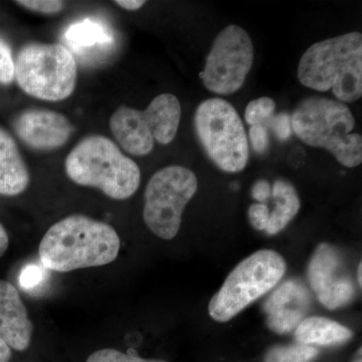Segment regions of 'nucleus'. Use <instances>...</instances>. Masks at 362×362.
I'll return each mask as SVG.
<instances>
[{"label":"nucleus","mask_w":362,"mask_h":362,"mask_svg":"<svg viewBox=\"0 0 362 362\" xmlns=\"http://www.w3.org/2000/svg\"><path fill=\"white\" fill-rule=\"evenodd\" d=\"M120 247L113 226L84 214H71L47 230L39 254L47 270L68 273L109 265L118 257Z\"/></svg>","instance_id":"1"},{"label":"nucleus","mask_w":362,"mask_h":362,"mask_svg":"<svg viewBox=\"0 0 362 362\" xmlns=\"http://www.w3.org/2000/svg\"><path fill=\"white\" fill-rule=\"evenodd\" d=\"M297 76L304 87L317 92L331 90L342 103L361 99V33H345L312 45L300 59Z\"/></svg>","instance_id":"2"},{"label":"nucleus","mask_w":362,"mask_h":362,"mask_svg":"<svg viewBox=\"0 0 362 362\" xmlns=\"http://www.w3.org/2000/svg\"><path fill=\"white\" fill-rule=\"evenodd\" d=\"M292 131L302 142L329 151L345 168L362 162V136L352 133L356 118L349 107L322 96L305 98L291 116Z\"/></svg>","instance_id":"3"},{"label":"nucleus","mask_w":362,"mask_h":362,"mask_svg":"<svg viewBox=\"0 0 362 362\" xmlns=\"http://www.w3.org/2000/svg\"><path fill=\"white\" fill-rule=\"evenodd\" d=\"M65 170L73 182L98 188L115 201L132 197L141 181L138 164L102 135L81 140L66 156Z\"/></svg>","instance_id":"4"},{"label":"nucleus","mask_w":362,"mask_h":362,"mask_svg":"<svg viewBox=\"0 0 362 362\" xmlns=\"http://www.w3.org/2000/svg\"><path fill=\"white\" fill-rule=\"evenodd\" d=\"M285 259L273 250H259L243 259L226 277L211 298L209 313L214 321L225 323L273 290L284 277Z\"/></svg>","instance_id":"5"},{"label":"nucleus","mask_w":362,"mask_h":362,"mask_svg":"<svg viewBox=\"0 0 362 362\" xmlns=\"http://www.w3.org/2000/svg\"><path fill=\"white\" fill-rule=\"evenodd\" d=\"M14 78L25 94L44 101H63L77 83V62L61 44L32 42L14 61Z\"/></svg>","instance_id":"6"},{"label":"nucleus","mask_w":362,"mask_h":362,"mask_svg":"<svg viewBox=\"0 0 362 362\" xmlns=\"http://www.w3.org/2000/svg\"><path fill=\"white\" fill-rule=\"evenodd\" d=\"M181 105L175 95L164 93L154 98L144 111L121 106L110 118L112 134L126 152L148 156L156 142L168 145L180 127Z\"/></svg>","instance_id":"7"},{"label":"nucleus","mask_w":362,"mask_h":362,"mask_svg":"<svg viewBox=\"0 0 362 362\" xmlns=\"http://www.w3.org/2000/svg\"><path fill=\"white\" fill-rule=\"evenodd\" d=\"M194 128L207 156L221 170L237 173L246 168L249 143L232 104L221 98L204 100L195 110Z\"/></svg>","instance_id":"8"},{"label":"nucleus","mask_w":362,"mask_h":362,"mask_svg":"<svg viewBox=\"0 0 362 362\" xmlns=\"http://www.w3.org/2000/svg\"><path fill=\"white\" fill-rule=\"evenodd\" d=\"M197 175L183 166H168L152 175L144 192L143 218L156 237L175 239L185 206L197 194Z\"/></svg>","instance_id":"9"},{"label":"nucleus","mask_w":362,"mask_h":362,"mask_svg":"<svg viewBox=\"0 0 362 362\" xmlns=\"http://www.w3.org/2000/svg\"><path fill=\"white\" fill-rule=\"evenodd\" d=\"M254 45L239 25L226 26L214 39L201 74L204 87L216 95H232L246 82L254 63Z\"/></svg>","instance_id":"10"},{"label":"nucleus","mask_w":362,"mask_h":362,"mask_svg":"<svg viewBox=\"0 0 362 362\" xmlns=\"http://www.w3.org/2000/svg\"><path fill=\"white\" fill-rule=\"evenodd\" d=\"M312 291L329 310L349 305L356 297L354 281L345 269L342 256L329 244L319 245L308 266Z\"/></svg>","instance_id":"11"},{"label":"nucleus","mask_w":362,"mask_h":362,"mask_svg":"<svg viewBox=\"0 0 362 362\" xmlns=\"http://www.w3.org/2000/svg\"><path fill=\"white\" fill-rule=\"evenodd\" d=\"M18 138L30 148L51 151L70 140L75 128L63 114L47 109H28L13 121Z\"/></svg>","instance_id":"12"},{"label":"nucleus","mask_w":362,"mask_h":362,"mask_svg":"<svg viewBox=\"0 0 362 362\" xmlns=\"http://www.w3.org/2000/svg\"><path fill=\"white\" fill-rule=\"evenodd\" d=\"M312 305V294L303 282L286 281L272 292L263 306L269 329L285 334L296 329L306 318Z\"/></svg>","instance_id":"13"},{"label":"nucleus","mask_w":362,"mask_h":362,"mask_svg":"<svg viewBox=\"0 0 362 362\" xmlns=\"http://www.w3.org/2000/svg\"><path fill=\"white\" fill-rule=\"evenodd\" d=\"M33 334V324L20 293L11 283L0 280V338L11 349L25 351Z\"/></svg>","instance_id":"14"},{"label":"nucleus","mask_w":362,"mask_h":362,"mask_svg":"<svg viewBox=\"0 0 362 362\" xmlns=\"http://www.w3.org/2000/svg\"><path fill=\"white\" fill-rule=\"evenodd\" d=\"M30 173L13 136L0 127V194H23L30 185Z\"/></svg>","instance_id":"15"},{"label":"nucleus","mask_w":362,"mask_h":362,"mask_svg":"<svg viewBox=\"0 0 362 362\" xmlns=\"http://www.w3.org/2000/svg\"><path fill=\"white\" fill-rule=\"evenodd\" d=\"M354 337V332L342 324L325 317H306L295 329L300 344L333 346L344 344Z\"/></svg>","instance_id":"16"},{"label":"nucleus","mask_w":362,"mask_h":362,"mask_svg":"<svg viewBox=\"0 0 362 362\" xmlns=\"http://www.w3.org/2000/svg\"><path fill=\"white\" fill-rule=\"evenodd\" d=\"M69 47L78 54L89 56L90 51L107 49L114 44L113 35L105 23L94 18L77 21L64 35Z\"/></svg>","instance_id":"17"},{"label":"nucleus","mask_w":362,"mask_h":362,"mask_svg":"<svg viewBox=\"0 0 362 362\" xmlns=\"http://www.w3.org/2000/svg\"><path fill=\"white\" fill-rule=\"evenodd\" d=\"M271 195L275 199V209L270 213V220L265 232L274 235L282 232L297 216L301 207V202L291 183L282 180L275 181Z\"/></svg>","instance_id":"18"},{"label":"nucleus","mask_w":362,"mask_h":362,"mask_svg":"<svg viewBox=\"0 0 362 362\" xmlns=\"http://www.w3.org/2000/svg\"><path fill=\"white\" fill-rule=\"evenodd\" d=\"M319 354L315 346L292 344L278 345L267 352L264 362H312Z\"/></svg>","instance_id":"19"},{"label":"nucleus","mask_w":362,"mask_h":362,"mask_svg":"<svg viewBox=\"0 0 362 362\" xmlns=\"http://www.w3.org/2000/svg\"><path fill=\"white\" fill-rule=\"evenodd\" d=\"M276 110V103L269 97H262L252 100L247 105L245 111V119L249 125H265L274 116Z\"/></svg>","instance_id":"20"},{"label":"nucleus","mask_w":362,"mask_h":362,"mask_svg":"<svg viewBox=\"0 0 362 362\" xmlns=\"http://www.w3.org/2000/svg\"><path fill=\"white\" fill-rule=\"evenodd\" d=\"M86 362H168L159 359H145L138 356L134 350L128 354L112 349H100L88 357Z\"/></svg>","instance_id":"21"},{"label":"nucleus","mask_w":362,"mask_h":362,"mask_svg":"<svg viewBox=\"0 0 362 362\" xmlns=\"http://www.w3.org/2000/svg\"><path fill=\"white\" fill-rule=\"evenodd\" d=\"M14 80V59L8 44L0 37V84L8 85Z\"/></svg>","instance_id":"22"},{"label":"nucleus","mask_w":362,"mask_h":362,"mask_svg":"<svg viewBox=\"0 0 362 362\" xmlns=\"http://www.w3.org/2000/svg\"><path fill=\"white\" fill-rule=\"evenodd\" d=\"M264 126L267 129L271 128L280 141H286L292 135L291 116L288 113H280L278 115H274Z\"/></svg>","instance_id":"23"},{"label":"nucleus","mask_w":362,"mask_h":362,"mask_svg":"<svg viewBox=\"0 0 362 362\" xmlns=\"http://www.w3.org/2000/svg\"><path fill=\"white\" fill-rule=\"evenodd\" d=\"M16 4L30 11L44 14L59 13L65 6L63 1L58 0H20Z\"/></svg>","instance_id":"24"},{"label":"nucleus","mask_w":362,"mask_h":362,"mask_svg":"<svg viewBox=\"0 0 362 362\" xmlns=\"http://www.w3.org/2000/svg\"><path fill=\"white\" fill-rule=\"evenodd\" d=\"M250 140L252 148L259 154H264L268 151L270 140H269L268 129L264 125H254L250 128Z\"/></svg>","instance_id":"25"},{"label":"nucleus","mask_w":362,"mask_h":362,"mask_svg":"<svg viewBox=\"0 0 362 362\" xmlns=\"http://www.w3.org/2000/svg\"><path fill=\"white\" fill-rule=\"evenodd\" d=\"M247 214L252 228L257 230H266L270 220V211L268 206L263 204H252Z\"/></svg>","instance_id":"26"},{"label":"nucleus","mask_w":362,"mask_h":362,"mask_svg":"<svg viewBox=\"0 0 362 362\" xmlns=\"http://www.w3.org/2000/svg\"><path fill=\"white\" fill-rule=\"evenodd\" d=\"M272 194V188L268 180H261L255 183L252 189V195L257 202L267 201Z\"/></svg>","instance_id":"27"},{"label":"nucleus","mask_w":362,"mask_h":362,"mask_svg":"<svg viewBox=\"0 0 362 362\" xmlns=\"http://www.w3.org/2000/svg\"><path fill=\"white\" fill-rule=\"evenodd\" d=\"M39 270H37V269L33 268V267L26 269V270L23 271V274H21V284L25 288L32 287V286L35 283V279H37V275H39Z\"/></svg>","instance_id":"28"},{"label":"nucleus","mask_w":362,"mask_h":362,"mask_svg":"<svg viewBox=\"0 0 362 362\" xmlns=\"http://www.w3.org/2000/svg\"><path fill=\"white\" fill-rule=\"evenodd\" d=\"M115 4L117 6L126 9V11H135L141 8L145 4V1H141V0H117Z\"/></svg>","instance_id":"29"},{"label":"nucleus","mask_w":362,"mask_h":362,"mask_svg":"<svg viewBox=\"0 0 362 362\" xmlns=\"http://www.w3.org/2000/svg\"><path fill=\"white\" fill-rule=\"evenodd\" d=\"M9 238L6 228L0 223V258L6 254L8 249Z\"/></svg>","instance_id":"30"},{"label":"nucleus","mask_w":362,"mask_h":362,"mask_svg":"<svg viewBox=\"0 0 362 362\" xmlns=\"http://www.w3.org/2000/svg\"><path fill=\"white\" fill-rule=\"evenodd\" d=\"M11 356L13 354L11 347L0 338V362L11 361Z\"/></svg>","instance_id":"31"},{"label":"nucleus","mask_w":362,"mask_h":362,"mask_svg":"<svg viewBox=\"0 0 362 362\" xmlns=\"http://www.w3.org/2000/svg\"><path fill=\"white\" fill-rule=\"evenodd\" d=\"M361 273H362V264H359L358 267H357V272H356V280L357 283H358L359 286H361L362 284V278H361Z\"/></svg>","instance_id":"32"},{"label":"nucleus","mask_w":362,"mask_h":362,"mask_svg":"<svg viewBox=\"0 0 362 362\" xmlns=\"http://www.w3.org/2000/svg\"><path fill=\"white\" fill-rule=\"evenodd\" d=\"M354 362H362L361 356H359V358H356Z\"/></svg>","instance_id":"33"}]
</instances>
